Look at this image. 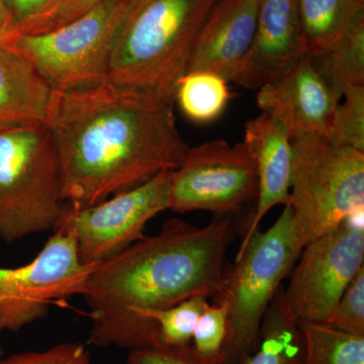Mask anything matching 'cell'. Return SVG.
Here are the masks:
<instances>
[{"instance_id": "1", "label": "cell", "mask_w": 364, "mask_h": 364, "mask_svg": "<svg viewBox=\"0 0 364 364\" xmlns=\"http://www.w3.org/2000/svg\"><path fill=\"white\" fill-rule=\"evenodd\" d=\"M176 100L105 79L56 91L48 126L58 155L62 200L85 208L179 167L189 149Z\"/></svg>"}, {"instance_id": "2", "label": "cell", "mask_w": 364, "mask_h": 364, "mask_svg": "<svg viewBox=\"0 0 364 364\" xmlns=\"http://www.w3.org/2000/svg\"><path fill=\"white\" fill-rule=\"evenodd\" d=\"M236 221L234 215H215L207 226L196 227L168 220L159 233L144 236L98 265L81 294L90 310L88 342L130 351L148 348L136 312L170 308L195 296L215 301Z\"/></svg>"}, {"instance_id": "3", "label": "cell", "mask_w": 364, "mask_h": 364, "mask_svg": "<svg viewBox=\"0 0 364 364\" xmlns=\"http://www.w3.org/2000/svg\"><path fill=\"white\" fill-rule=\"evenodd\" d=\"M217 0H141L117 36L107 79L176 100L191 49Z\"/></svg>"}, {"instance_id": "4", "label": "cell", "mask_w": 364, "mask_h": 364, "mask_svg": "<svg viewBox=\"0 0 364 364\" xmlns=\"http://www.w3.org/2000/svg\"><path fill=\"white\" fill-rule=\"evenodd\" d=\"M301 250L289 203L269 229H258L239 249L234 264L227 267L221 294L215 301L225 304L228 310L225 363L241 364L257 348L264 314Z\"/></svg>"}, {"instance_id": "5", "label": "cell", "mask_w": 364, "mask_h": 364, "mask_svg": "<svg viewBox=\"0 0 364 364\" xmlns=\"http://www.w3.org/2000/svg\"><path fill=\"white\" fill-rule=\"evenodd\" d=\"M65 205L49 126L0 128V239L9 244L54 230Z\"/></svg>"}, {"instance_id": "6", "label": "cell", "mask_w": 364, "mask_h": 364, "mask_svg": "<svg viewBox=\"0 0 364 364\" xmlns=\"http://www.w3.org/2000/svg\"><path fill=\"white\" fill-rule=\"evenodd\" d=\"M289 205L301 247L364 210V152L324 136L293 141Z\"/></svg>"}, {"instance_id": "7", "label": "cell", "mask_w": 364, "mask_h": 364, "mask_svg": "<svg viewBox=\"0 0 364 364\" xmlns=\"http://www.w3.org/2000/svg\"><path fill=\"white\" fill-rule=\"evenodd\" d=\"M141 0H102L65 26L18 33L6 46L28 59L56 91L107 79L109 59L124 23Z\"/></svg>"}, {"instance_id": "8", "label": "cell", "mask_w": 364, "mask_h": 364, "mask_svg": "<svg viewBox=\"0 0 364 364\" xmlns=\"http://www.w3.org/2000/svg\"><path fill=\"white\" fill-rule=\"evenodd\" d=\"M364 210L301 250L284 287V306L298 323L326 324L364 262Z\"/></svg>"}, {"instance_id": "9", "label": "cell", "mask_w": 364, "mask_h": 364, "mask_svg": "<svg viewBox=\"0 0 364 364\" xmlns=\"http://www.w3.org/2000/svg\"><path fill=\"white\" fill-rule=\"evenodd\" d=\"M257 193V170L244 143L215 140L189 147L179 167L168 172V210L179 214L238 217Z\"/></svg>"}, {"instance_id": "10", "label": "cell", "mask_w": 364, "mask_h": 364, "mask_svg": "<svg viewBox=\"0 0 364 364\" xmlns=\"http://www.w3.org/2000/svg\"><path fill=\"white\" fill-rule=\"evenodd\" d=\"M28 264L0 267V325L16 332L44 318L50 304L81 296L98 265L83 264L69 228L57 227Z\"/></svg>"}, {"instance_id": "11", "label": "cell", "mask_w": 364, "mask_h": 364, "mask_svg": "<svg viewBox=\"0 0 364 364\" xmlns=\"http://www.w3.org/2000/svg\"><path fill=\"white\" fill-rule=\"evenodd\" d=\"M168 172L97 205L66 203L55 229L62 226L73 232L83 264H102L142 239L147 223L168 210Z\"/></svg>"}, {"instance_id": "12", "label": "cell", "mask_w": 364, "mask_h": 364, "mask_svg": "<svg viewBox=\"0 0 364 364\" xmlns=\"http://www.w3.org/2000/svg\"><path fill=\"white\" fill-rule=\"evenodd\" d=\"M256 102L261 112L279 122L294 141L326 136L339 100L306 55L261 86Z\"/></svg>"}, {"instance_id": "13", "label": "cell", "mask_w": 364, "mask_h": 364, "mask_svg": "<svg viewBox=\"0 0 364 364\" xmlns=\"http://www.w3.org/2000/svg\"><path fill=\"white\" fill-rule=\"evenodd\" d=\"M296 0H260L252 44L232 82L258 90L306 56Z\"/></svg>"}, {"instance_id": "14", "label": "cell", "mask_w": 364, "mask_h": 364, "mask_svg": "<svg viewBox=\"0 0 364 364\" xmlns=\"http://www.w3.org/2000/svg\"><path fill=\"white\" fill-rule=\"evenodd\" d=\"M260 0H217L189 56L188 72L208 71L233 80L252 44Z\"/></svg>"}, {"instance_id": "15", "label": "cell", "mask_w": 364, "mask_h": 364, "mask_svg": "<svg viewBox=\"0 0 364 364\" xmlns=\"http://www.w3.org/2000/svg\"><path fill=\"white\" fill-rule=\"evenodd\" d=\"M243 143L255 163L258 193L255 210L239 249L259 229L269 210L289 203L293 167V141L284 127L267 114L262 112L246 123Z\"/></svg>"}, {"instance_id": "16", "label": "cell", "mask_w": 364, "mask_h": 364, "mask_svg": "<svg viewBox=\"0 0 364 364\" xmlns=\"http://www.w3.org/2000/svg\"><path fill=\"white\" fill-rule=\"evenodd\" d=\"M55 95L28 59L0 48V128L47 124Z\"/></svg>"}, {"instance_id": "17", "label": "cell", "mask_w": 364, "mask_h": 364, "mask_svg": "<svg viewBox=\"0 0 364 364\" xmlns=\"http://www.w3.org/2000/svg\"><path fill=\"white\" fill-rule=\"evenodd\" d=\"M308 56L338 42L359 18L364 0H296Z\"/></svg>"}, {"instance_id": "18", "label": "cell", "mask_w": 364, "mask_h": 364, "mask_svg": "<svg viewBox=\"0 0 364 364\" xmlns=\"http://www.w3.org/2000/svg\"><path fill=\"white\" fill-rule=\"evenodd\" d=\"M309 57L337 100L350 88L364 85V18L338 42Z\"/></svg>"}, {"instance_id": "19", "label": "cell", "mask_w": 364, "mask_h": 364, "mask_svg": "<svg viewBox=\"0 0 364 364\" xmlns=\"http://www.w3.org/2000/svg\"><path fill=\"white\" fill-rule=\"evenodd\" d=\"M284 284L264 314L257 348L241 364H299L303 336L284 306Z\"/></svg>"}, {"instance_id": "20", "label": "cell", "mask_w": 364, "mask_h": 364, "mask_svg": "<svg viewBox=\"0 0 364 364\" xmlns=\"http://www.w3.org/2000/svg\"><path fill=\"white\" fill-rule=\"evenodd\" d=\"M233 95L222 76L208 71L188 72L177 83L176 102L191 121L208 124L222 116Z\"/></svg>"}, {"instance_id": "21", "label": "cell", "mask_w": 364, "mask_h": 364, "mask_svg": "<svg viewBox=\"0 0 364 364\" xmlns=\"http://www.w3.org/2000/svg\"><path fill=\"white\" fill-rule=\"evenodd\" d=\"M299 326L303 336L299 364H364V335L349 334L318 323Z\"/></svg>"}, {"instance_id": "22", "label": "cell", "mask_w": 364, "mask_h": 364, "mask_svg": "<svg viewBox=\"0 0 364 364\" xmlns=\"http://www.w3.org/2000/svg\"><path fill=\"white\" fill-rule=\"evenodd\" d=\"M344 102L333 112L326 138L338 147L364 152V85L344 93Z\"/></svg>"}, {"instance_id": "23", "label": "cell", "mask_w": 364, "mask_h": 364, "mask_svg": "<svg viewBox=\"0 0 364 364\" xmlns=\"http://www.w3.org/2000/svg\"><path fill=\"white\" fill-rule=\"evenodd\" d=\"M227 334V306L223 303L210 305L198 320L191 346L200 355L225 363L224 348Z\"/></svg>"}, {"instance_id": "24", "label": "cell", "mask_w": 364, "mask_h": 364, "mask_svg": "<svg viewBox=\"0 0 364 364\" xmlns=\"http://www.w3.org/2000/svg\"><path fill=\"white\" fill-rule=\"evenodd\" d=\"M326 324L353 335H364V267L340 296Z\"/></svg>"}, {"instance_id": "25", "label": "cell", "mask_w": 364, "mask_h": 364, "mask_svg": "<svg viewBox=\"0 0 364 364\" xmlns=\"http://www.w3.org/2000/svg\"><path fill=\"white\" fill-rule=\"evenodd\" d=\"M0 364H92L90 352L78 342L57 344L43 351H28L0 358Z\"/></svg>"}, {"instance_id": "26", "label": "cell", "mask_w": 364, "mask_h": 364, "mask_svg": "<svg viewBox=\"0 0 364 364\" xmlns=\"http://www.w3.org/2000/svg\"><path fill=\"white\" fill-rule=\"evenodd\" d=\"M127 364H225L205 358L191 345L166 346L157 344L148 348L130 351Z\"/></svg>"}, {"instance_id": "27", "label": "cell", "mask_w": 364, "mask_h": 364, "mask_svg": "<svg viewBox=\"0 0 364 364\" xmlns=\"http://www.w3.org/2000/svg\"><path fill=\"white\" fill-rule=\"evenodd\" d=\"M102 0H59L47 13L21 26V33H42L65 26Z\"/></svg>"}, {"instance_id": "28", "label": "cell", "mask_w": 364, "mask_h": 364, "mask_svg": "<svg viewBox=\"0 0 364 364\" xmlns=\"http://www.w3.org/2000/svg\"><path fill=\"white\" fill-rule=\"evenodd\" d=\"M7 6L14 14L18 25L21 26L28 21L35 20L56 6L59 0H6Z\"/></svg>"}, {"instance_id": "29", "label": "cell", "mask_w": 364, "mask_h": 364, "mask_svg": "<svg viewBox=\"0 0 364 364\" xmlns=\"http://www.w3.org/2000/svg\"><path fill=\"white\" fill-rule=\"evenodd\" d=\"M18 33V23L6 0H0V48H6Z\"/></svg>"}, {"instance_id": "30", "label": "cell", "mask_w": 364, "mask_h": 364, "mask_svg": "<svg viewBox=\"0 0 364 364\" xmlns=\"http://www.w3.org/2000/svg\"><path fill=\"white\" fill-rule=\"evenodd\" d=\"M4 332V328L1 327V325H0V358H1V356H4V348H2V345H1V335H2V333Z\"/></svg>"}]
</instances>
